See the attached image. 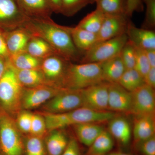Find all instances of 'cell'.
I'll return each instance as SVG.
<instances>
[{"instance_id":"6da1fadb","label":"cell","mask_w":155,"mask_h":155,"mask_svg":"<svg viewBox=\"0 0 155 155\" xmlns=\"http://www.w3.org/2000/svg\"><path fill=\"white\" fill-rule=\"evenodd\" d=\"M22 27L32 37L40 38L54 49L58 55L72 62L81 61V51L72 41L67 26L58 25L51 19H32L27 21Z\"/></svg>"},{"instance_id":"7a4b0ae2","label":"cell","mask_w":155,"mask_h":155,"mask_svg":"<svg viewBox=\"0 0 155 155\" xmlns=\"http://www.w3.org/2000/svg\"><path fill=\"white\" fill-rule=\"evenodd\" d=\"M41 114L44 117L47 129L49 131L81 123L108 122L116 115V113L111 111H95L84 107L62 114Z\"/></svg>"},{"instance_id":"3957f363","label":"cell","mask_w":155,"mask_h":155,"mask_svg":"<svg viewBox=\"0 0 155 155\" xmlns=\"http://www.w3.org/2000/svg\"><path fill=\"white\" fill-rule=\"evenodd\" d=\"M103 81L101 63L74 64L70 62L61 86L69 89L81 90Z\"/></svg>"},{"instance_id":"277c9868","label":"cell","mask_w":155,"mask_h":155,"mask_svg":"<svg viewBox=\"0 0 155 155\" xmlns=\"http://www.w3.org/2000/svg\"><path fill=\"white\" fill-rule=\"evenodd\" d=\"M23 88L7 61L5 72L0 78V104L7 114L14 115L20 112Z\"/></svg>"},{"instance_id":"5b68a950","label":"cell","mask_w":155,"mask_h":155,"mask_svg":"<svg viewBox=\"0 0 155 155\" xmlns=\"http://www.w3.org/2000/svg\"><path fill=\"white\" fill-rule=\"evenodd\" d=\"M11 115L0 113V153L24 155V139Z\"/></svg>"},{"instance_id":"8992f818","label":"cell","mask_w":155,"mask_h":155,"mask_svg":"<svg viewBox=\"0 0 155 155\" xmlns=\"http://www.w3.org/2000/svg\"><path fill=\"white\" fill-rule=\"evenodd\" d=\"M128 41L126 33L94 45L84 53L80 61L84 63H101L118 55Z\"/></svg>"},{"instance_id":"52a82bcc","label":"cell","mask_w":155,"mask_h":155,"mask_svg":"<svg viewBox=\"0 0 155 155\" xmlns=\"http://www.w3.org/2000/svg\"><path fill=\"white\" fill-rule=\"evenodd\" d=\"M82 106L81 90L63 88L41 107L44 113L58 114L73 110Z\"/></svg>"},{"instance_id":"ba28073f","label":"cell","mask_w":155,"mask_h":155,"mask_svg":"<svg viewBox=\"0 0 155 155\" xmlns=\"http://www.w3.org/2000/svg\"><path fill=\"white\" fill-rule=\"evenodd\" d=\"M63 88L49 84L24 87L21 100V108L29 110L42 106Z\"/></svg>"},{"instance_id":"9c48e42d","label":"cell","mask_w":155,"mask_h":155,"mask_svg":"<svg viewBox=\"0 0 155 155\" xmlns=\"http://www.w3.org/2000/svg\"><path fill=\"white\" fill-rule=\"evenodd\" d=\"M131 94L130 114L135 116L155 115L154 89L145 84Z\"/></svg>"},{"instance_id":"30bf717a","label":"cell","mask_w":155,"mask_h":155,"mask_svg":"<svg viewBox=\"0 0 155 155\" xmlns=\"http://www.w3.org/2000/svg\"><path fill=\"white\" fill-rule=\"evenodd\" d=\"M82 107L98 111L108 110L109 83L103 81L81 90Z\"/></svg>"},{"instance_id":"8fae6325","label":"cell","mask_w":155,"mask_h":155,"mask_svg":"<svg viewBox=\"0 0 155 155\" xmlns=\"http://www.w3.org/2000/svg\"><path fill=\"white\" fill-rule=\"evenodd\" d=\"M30 19L23 13L17 0H0V23L9 31L22 27Z\"/></svg>"},{"instance_id":"7c38bea8","label":"cell","mask_w":155,"mask_h":155,"mask_svg":"<svg viewBox=\"0 0 155 155\" xmlns=\"http://www.w3.org/2000/svg\"><path fill=\"white\" fill-rule=\"evenodd\" d=\"M128 18L125 14H105L102 25L97 34L95 44L126 33Z\"/></svg>"},{"instance_id":"4fadbf2b","label":"cell","mask_w":155,"mask_h":155,"mask_svg":"<svg viewBox=\"0 0 155 155\" xmlns=\"http://www.w3.org/2000/svg\"><path fill=\"white\" fill-rule=\"evenodd\" d=\"M69 62L58 55L50 56L42 60L40 69L47 83L62 87L61 82Z\"/></svg>"},{"instance_id":"5bb4252c","label":"cell","mask_w":155,"mask_h":155,"mask_svg":"<svg viewBox=\"0 0 155 155\" xmlns=\"http://www.w3.org/2000/svg\"><path fill=\"white\" fill-rule=\"evenodd\" d=\"M131 101V92L118 83H109L108 110L130 114Z\"/></svg>"},{"instance_id":"9a60e30c","label":"cell","mask_w":155,"mask_h":155,"mask_svg":"<svg viewBox=\"0 0 155 155\" xmlns=\"http://www.w3.org/2000/svg\"><path fill=\"white\" fill-rule=\"evenodd\" d=\"M108 131L119 147H128L132 137V128L129 121L124 116L116 114L108 122Z\"/></svg>"},{"instance_id":"2e32d148","label":"cell","mask_w":155,"mask_h":155,"mask_svg":"<svg viewBox=\"0 0 155 155\" xmlns=\"http://www.w3.org/2000/svg\"><path fill=\"white\" fill-rule=\"evenodd\" d=\"M23 13L30 19H51L54 12L49 0H17Z\"/></svg>"},{"instance_id":"e0dca14e","label":"cell","mask_w":155,"mask_h":155,"mask_svg":"<svg viewBox=\"0 0 155 155\" xmlns=\"http://www.w3.org/2000/svg\"><path fill=\"white\" fill-rule=\"evenodd\" d=\"M155 115L135 116L132 130V147L155 136Z\"/></svg>"},{"instance_id":"ac0fdd59","label":"cell","mask_w":155,"mask_h":155,"mask_svg":"<svg viewBox=\"0 0 155 155\" xmlns=\"http://www.w3.org/2000/svg\"><path fill=\"white\" fill-rule=\"evenodd\" d=\"M126 34L128 41L134 46L144 50L155 49V33L153 30L137 28L129 22Z\"/></svg>"},{"instance_id":"d6986e66","label":"cell","mask_w":155,"mask_h":155,"mask_svg":"<svg viewBox=\"0 0 155 155\" xmlns=\"http://www.w3.org/2000/svg\"><path fill=\"white\" fill-rule=\"evenodd\" d=\"M31 38L29 32L23 27L7 32L5 39L10 56L26 52L27 45Z\"/></svg>"},{"instance_id":"ffe728a7","label":"cell","mask_w":155,"mask_h":155,"mask_svg":"<svg viewBox=\"0 0 155 155\" xmlns=\"http://www.w3.org/2000/svg\"><path fill=\"white\" fill-rule=\"evenodd\" d=\"M100 123L87 122L73 125L76 139L80 143L89 147L105 130Z\"/></svg>"},{"instance_id":"44dd1931","label":"cell","mask_w":155,"mask_h":155,"mask_svg":"<svg viewBox=\"0 0 155 155\" xmlns=\"http://www.w3.org/2000/svg\"><path fill=\"white\" fill-rule=\"evenodd\" d=\"M70 138L61 129L52 130L44 139L47 155H62Z\"/></svg>"},{"instance_id":"7402d4cb","label":"cell","mask_w":155,"mask_h":155,"mask_svg":"<svg viewBox=\"0 0 155 155\" xmlns=\"http://www.w3.org/2000/svg\"><path fill=\"white\" fill-rule=\"evenodd\" d=\"M101 63L103 81L117 83L125 70L120 54Z\"/></svg>"},{"instance_id":"603a6c76","label":"cell","mask_w":155,"mask_h":155,"mask_svg":"<svg viewBox=\"0 0 155 155\" xmlns=\"http://www.w3.org/2000/svg\"><path fill=\"white\" fill-rule=\"evenodd\" d=\"M68 28L73 43L81 51L85 52L95 44L97 39L96 34L92 33L77 26Z\"/></svg>"},{"instance_id":"cb8c5ba5","label":"cell","mask_w":155,"mask_h":155,"mask_svg":"<svg viewBox=\"0 0 155 155\" xmlns=\"http://www.w3.org/2000/svg\"><path fill=\"white\" fill-rule=\"evenodd\" d=\"M115 140L107 130L105 129L89 147L85 155H106L112 151Z\"/></svg>"},{"instance_id":"d4e9b609","label":"cell","mask_w":155,"mask_h":155,"mask_svg":"<svg viewBox=\"0 0 155 155\" xmlns=\"http://www.w3.org/2000/svg\"><path fill=\"white\" fill-rule=\"evenodd\" d=\"M13 68L18 80L24 87L48 84L40 69H17Z\"/></svg>"},{"instance_id":"484cf974","label":"cell","mask_w":155,"mask_h":155,"mask_svg":"<svg viewBox=\"0 0 155 155\" xmlns=\"http://www.w3.org/2000/svg\"><path fill=\"white\" fill-rule=\"evenodd\" d=\"M26 52L35 58L42 60L50 56L57 55L54 49L40 38L32 37L28 42Z\"/></svg>"},{"instance_id":"4316f807","label":"cell","mask_w":155,"mask_h":155,"mask_svg":"<svg viewBox=\"0 0 155 155\" xmlns=\"http://www.w3.org/2000/svg\"><path fill=\"white\" fill-rule=\"evenodd\" d=\"M41 61L26 52L11 55L8 60L11 66L17 69H40Z\"/></svg>"},{"instance_id":"83f0119b","label":"cell","mask_w":155,"mask_h":155,"mask_svg":"<svg viewBox=\"0 0 155 155\" xmlns=\"http://www.w3.org/2000/svg\"><path fill=\"white\" fill-rule=\"evenodd\" d=\"M104 17V14L96 9L84 17L77 26L97 34L101 27Z\"/></svg>"},{"instance_id":"f1b7e54d","label":"cell","mask_w":155,"mask_h":155,"mask_svg":"<svg viewBox=\"0 0 155 155\" xmlns=\"http://www.w3.org/2000/svg\"><path fill=\"white\" fill-rule=\"evenodd\" d=\"M117 83L130 92L145 84L143 77L134 69L125 70Z\"/></svg>"},{"instance_id":"f546056e","label":"cell","mask_w":155,"mask_h":155,"mask_svg":"<svg viewBox=\"0 0 155 155\" xmlns=\"http://www.w3.org/2000/svg\"><path fill=\"white\" fill-rule=\"evenodd\" d=\"M96 9L104 14H125L127 0H95Z\"/></svg>"},{"instance_id":"4dcf8cb0","label":"cell","mask_w":155,"mask_h":155,"mask_svg":"<svg viewBox=\"0 0 155 155\" xmlns=\"http://www.w3.org/2000/svg\"><path fill=\"white\" fill-rule=\"evenodd\" d=\"M23 139L24 155H47L44 138L29 134Z\"/></svg>"},{"instance_id":"1f68e13d","label":"cell","mask_w":155,"mask_h":155,"mask_svg":"<svg viewBox=\"0 0 155 155\" xmlns=\"http://www.w3.org/2000/svg\"><path fill=\"white\" fill-rule=\"evenodd\" d=\"M61 14L70 17L91 4V2L90 0H61Z\"/></svg>"},{"instance_id":"d6a6232c","label":"cell","mask_w":155,"mask_h":155,"mask_svg":"<svg viewBox=\"0 0 155 155\" xmlns=\"http://www.w3.org/2000/svg\"><path fill=\"white\" fill-rule=\"evenodd\" d=\"M135 61L134 69L144 78L150 68L145 50L135 47Z\"/></svg>"},{"instance_id":"836d02e7","label":"cell","mask_w":155,"mask_h":155,"mask_svg":"<svg viewBox=\"0 0 155 155\" xmlns=\"http://www.w3.org/2000/svg\"><path fill=\"white\" fill-rule=\"evenodd\" d=\"M121 59L125 70L134 69L135 66V47L129 41H127L120 53Z\"/></svg>"},{"instance_id":"e575fe53","label":"cell","mask_w":155,"mask_h":155,"mask_svg":"<svg viewBox=\"0 0 155 155\" xmlns=\"http://www.w3.org/2000/svg\"><path fill=\"white\" fill-rule=\"evenodd\" d=\"M46 124L41 114H33L29 134L44 138L46 134Z\"/></svg>"},{"instance_id":"d590c367","label":"cell","mask_w":155,"mask_h":155,"mask_svg":"<svg viewBox=\"0 0 155 155\" xmlns=\"http://www.w3.org/2000/svg\"><path fill=\"white\" fill-rule=\"evenodd\" d=\"M146 6L143 28L153 30L155 27V0H143Z\"/></svg>"},{"instance_id":"8d00e7d4","label":"cell","mask_w":155,"mask_h":155,"mask_svg":"<svg viewBox=\"0 0 155 155\" xmlns=\"http://www.w3.org/2000/svg\"><path fill=\"white\" fill-rule=\"evenodd\" d=\"M137 155H155V135L132 147Z\"/></svg>"},{"instance_id":"74e56055","label":"cell","mask_w":155,"mask_h":155,"mask_svg":"<svg viewBox=\"0 0 155 155\" xmlns=\"http://www.w3.org/2000/svg\"><path fill=\"white\" fill-rule=\"evenodd\" d=\"M33 114L28 111L19 112L18 114L16 123L20 131L29 134Z\"/></svg>"},{"instance_id":"f35d334b","label":"cell","mask_w":155,"mask_h":155,"mask_svg":"<svg viewBox=\"0 0 155 155\" xmlns=\"http://www.w3.org/2000/svg\"><path fill=\"white\" fill-rule=\"evenodd\" d=\"M62 155H84L80 143L76 138H70L67 149Z\"/></svg>"},{"instance_id":"ab89813d","label":"cell","mask_w":155,"mask_h":155,"mask_svg":"<svg viewBox=\"0 0 155 155\" xmlns=\"http://www.w3.org/2000/svg\"><path fill=\"white\" fill-rule=\"evenodd\" d=\"M143 0H127L125 14L131 17L135 12H141L143 10Z\"/></svg>"},{"instance_id":"60d3db41","label":"cell","mask_w":155,"mask_h":155,"mask_svg":"<svg viewBox=\"0 0 155 155\" xmlns=\"http://www.w3.org/2000/svg\"><path fill=\"white\" fill-rule=\"evenodd\" d=\"M145 83L154 89L155 87V67H150L144 77Z\"/></svg>"},{"instance_id":"b9f144b4","label":"cell","mask_w":155,"mask_h":155,"mask_svg":"<svg viewBox=\"0 0 155 155\" xmlns=\"http://www.w3.org/2000/svg\"><path fill=\"white\" fill-rule=\"evenodd\" d=\"M10 56L5 39L0 33V57H6L9 59Z\"/></svg>"},{"instance_id":"7bdbcfd3","label":"cell","mask_w":155,"mask_h":155,"mask_svg":"<svg viewBox=\"0 0 155 155\" xmlns=\"http://www.w3.org/2000/svg\"><path fill=\"white\" fill-rule=\"evenodd\" d=\"M145 50L150 67H155V49Z\"/></svg>"},{"instance_id":"ee69618b","label":"cell","mask_w":155,"mask_h":155,"mask_svg":"<svg viewBox=\"0 0 155 155\" xmlns=\"http://www.w3.org/2000/svg\"><path fill=\"white\" fill-rule=\"evenodd\" d=\"M54 13L61 14V0H49Z\"/></svg>"},{"instance_id":"f6af8a7d","label":"cell","mask_w":155,"mask_h":155,"mask_svg":"<svg viewBox=\"0 0 155 155\" xmlns=\"http://www.w3.org/2000/svg\"><path fill=\"white\" fill-rule=\"evenodd\" d=\"M6 68V63L3 61L1 58H0V78L4 74Z\"/></svg>"},{"instance_id":"bcb514c9","label":"cell","mask_w":155,"mask_h":155,"mask_svg":"<svg viewBox=\"0 0 155 155\" xmlns=\"http://www.w3.org/2000/svg\"><path fill=\"white\" fill-rule=\"evenodd\" d=\"M106 155H137L134 154L130 153L122 152V151H111Z\"/></svg>"},{"instance_id":"7dc6e473","label":"cell","mask_w":155,"mask_h":155,"mask_svg":"<svg viewBox=\"0 0 155 155\" xmlns=\"http://www.w3.org/2000/svg\"><path fill=\"white\" fill-rule=\"evenodd\" d=\"M90 1L91 4H92L95 3V0H90Z\"/></svg>"},{"instance_id":"c3c4849f","label":"cell","mask_w":155,"mask_h":155,"mask_svg":"<svg viewBox=\"0 0 155 155\" xmlns=\"http://www.w3.org/2000/svg\"><path fill=\"white\" fill-rule=\"evenodd\" d=\"M0 155H1V153H0Z\"/></svg>"}]
</instances>
